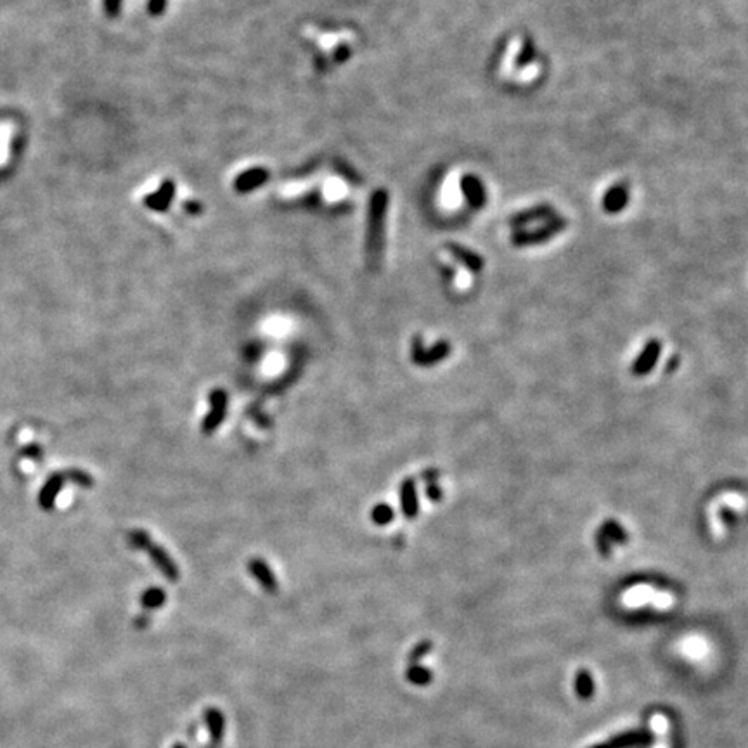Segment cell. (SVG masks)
Masks as SVG:
<instances>
[{
	"label": "cell",
	"mask_w": 748,
	"mask_h": 748,
	"mask_svg": "<svg viewBox=\"0 0 748 748\" xmlns=\"http://www.w3.org/2000/svg\"><path fill=\"white\" fill-rule=\"evenodd\" d=\"M165 601H167V595H165L163 589L160 588H149L140 596V605L146 610L161 608V606L165 605Z\"/></svg>",
	"instance_id": "obj_17"
},
{
	"label": "cell",
	"mask_w": 748,
	"mask_h": 748,
	"mask_svg": "<svg viewBox=\"0 0 748 748\" xmlns=\"http://www.w3.org/2000/svg\"><path fill=\"white\" fill-rule=\"evenodd\" d=\"M207 719L208 724H210L212 733H214V738L215 740H221L222 731H224V719H222V716L217 710H210V712L207 713Z\"/></svg>",
	"instance_id": "obj_21"
},
{
	"label": "cell",
	"mask_w": 748,
	"mask_h": 748,
	"mask_svg": "<svg viewBox=\"0 0 748 748\" xmlns=\"http://www.w3.org/2000/svg\"><path fill=\"white\" fill-rule=\"evenodd\" d=\"M147 624H149V619H147L146 615H142V617H139V619H135V627H137V629H144V627H146Z\"/></svg>",
	"instance_id": "obj_31"
},
{
	"label": "cell",
	"mask_w": 748,
	"mask_h": 748,
	"mask_svg": "<svg viewBox=\"0 0 748 748\" xmlns=\"http://www.w3.org/2000/svg\"><path fill=\"white\" fill-rule=\"evenodd\" d=\"M452 352L451 343L440 339L430 348H424V343L421 336H414L411 343V360L420 367H433L440 364L442 360L447 359Z\"/></svg>",
	"instance_id": "obj_2"
},
{
	"label": "cell",
	"mask_w": 748,
	"mask_h": 748,
	"mask_svg": "<svg viewBox=\"0 0 748 748\" xmlns=\"http://www.w3.org/2000/svg\"><path fill=\"white\" fill-rule=\"evenodd\" d=\"M556 215L558 214H556L551 207L542 205V207H534V208H530V210L520 212V214L514 215V217L511 218V224H513L514 227H527L528 224H534V222L551 221V218H554Z\"/></svg>",
	"instance_id": "obj_13"
},
{
	"label": "cell",
	"mask_w": 748,
	"mask_h": 748,
	"mask_svg": "<svg viewBox=\"0 0 748 748\" xmlns=\"http://www.w3.org/2000/svg\"><path fill=\"white\" fill-rule=\"evenodd\" d=\"M461 191L469 207L475 210H480L487 203V187L476 175L468 174L461 178Z\"/></svg>",
	"instance_id": "obj_7"
},
{
	"label": "cell",
	"mask_w": 748,
	"mask_h": 748,
	"mask_svg": "<svg viewBox=\"0 0 748 748\" xmlns=\"http://www.w3.org/2000/svg\"><path fill=\"white\" fill-rule=\"evenodd\" d=\"M660 352L662 343L655 338L648 339L644 348L641 350V353L636 357L633 366H630V373H633L634 376H646V374L651 373V371L655 369V366H657L658 359H660Z\"/></svg>",
	"instance_id": "obj_6"
},
{
	"label": "cell",
	"mask_w": 748,
	"mask_h": 748,
	"mask_svg": "<svg viewBox=\"0 0 748 748\" xmlns=\"http://www.w3.org/2000/svg\"><path fill=\"white\" fill-rule=\"evenodd\" d=\"M246 568H248L250 574L253 575V579H255V581L259 582L260 588L265 589L267 592H276L277 589H279V582H277V577L274 575L272 568H270V565L267 563L265 559H262V558L250 559L248 565H246Z\"/></svg>",
	"instance_id": "obj_8"
},
{
	"label": "cell",
	"mask_w": 748,
	"mask_h": 748,
	"mask_svg": "<svg viewBox=\"0 0 748 748\" xmlns=\"http://www.w3.org/2000/svg\"><path fill=\"white\" fill-rule=\"evenodd\" d=\"M174 196H175V184H174V180L167 178V180L161 182L158 191H154V193L147 194V196L144 198V205H146L149 210L165 212V210H168V207H170Z\"/></svg>",
	"instance_id": "obj_12"
},
{
	"label": "cell",
	"mask_w": 748,
	"mask_h": 748,
	"mask_svg": "<svg viewBox=\"0 0 748 748\" xmlns=\"http://www.w3.org/2000/svg\"><path fill=\"white\" fill-rule=\"evenodd\" d=\"M451 255L454 256L458 262H461L466 269H469L471 272H480L483 269V260L478 253L471 252V250L465 248L461 245H449L447 246Z\"/></svg>",
	"instance_id": "obj_14"
},
{
	"label": "cell",
	"mask_w": 748,
	"mask_h": 748,
	"mask_svg": "<svg viewBox=\"0 0 748 748\" xmlns=\"http://www.w3.org/2000/svg\"><path fill=\"white\" fill-rule=\"evenodd\" d=\"M389 193L385 189L374 191L369 203V217H367V260L373 267H378L383 253V232H385V218L389 210Z\"/></svg>",
	"instance_id": "obj_1"
},
{
	"label": "cell",
	"mask_w": 748,
	"mask_h": 748,
	"mask_svg": "<svg viewBox=\"0 0 748 748\" xmlns=\"http://www.w3.org/2000/svg\"><path fill=\"white\" fill-rule=\"evenodd\" d=\"M421 476H423L424 482H438V478H440V471H438V469H424Z\"/></svg>",
	"instance_id": "obj_29"
},
{
	"label": "cell",
	"mask_w": 748,
	"mask_h": 748,
	"mask_svg": "<svg viewBox=\"0 0 748 748\" xmlns=\"http://www.w3.org/2000/svg\"><path fill=\"white\" fill-rule=\"evenodd\" d=\"M151 541H153L151 535L147 534L146 530H140V528H135V530H132L129 534V544L132 545L133 549H139V551H144Z\"/></svg>",
	"instance_id": "obj_19"
},
{
	"label": "cell",
	"mask_w": 748,
	"mask_h": 748,
	"mask_svg": "<svg viewBox=\"0 0 748 748\" xmlns=\"http://www.w3.org/2000/svg\"><path fill=\"white\" fill-rule=\"evenodd\" d=\"M122 0H104V11L109 18H116L120 15Z\"/></svg>",
	"instance_id": "obj_28"
},
{
	"label": "cell",
	"mask_w": 748,
	"mask_h": 748,
	"mask_svg": "<svg viewBox=\"0 0 748 748\" xmlns=\"http://www.w3.org/2000/svg\"><path fill=\"white\" fill-rule=\"evenodd\" d=\"M534 56H535L534 46H532L530 40H525V42L521 44V50L518 53L516 66H525V64H530L532 59H534Z\"/></svg>",
	"instance_id": "obj_22"
},
{
	"label": "cell",
	"mask_w": 748,
	"mask_h": 748,
	"mask_svg": "<svg viewBox=\"0 0 748 748\" xmlns=\"http://www.w3.org/2000/svg\"><path fill=\"white\" fill-rule=\"evenodd\" d=\"M348 54H350V49L346 46H342L338 47V50H336V57L335 61L336 63H343L345 59H348Z\"/></svg>",
	"instance_id": "obj_30"
},
{
	"label": "cell",
	"mask_w": 748,
	"mask_h": 748,
	"mask_svg": "<svg viewBox=\"0 0 748 748\" xmlns=\"http://www.w3.org/2000/svg\"><path fill=\"white\" fill-rule=\"evenodd\" d=\"M567 229V221L563 217L556 215L551 221L544 222L541 227L532 229V231H520L513 236V245L514 246H534V245H542V243L549 241L554 236H558L559 232H563Z\"/></svg>",
	"instance_id": "obj_3"
},
{
	"label": "cell",
	"mask_w": 748,
	"mask_h": 748,
	"mask_svg": "<svg viewBox=\"0 0 748 748\" xmlns=\"http://www.w3.org/2000/svg\"><path fill=\"white\" fill-rule=\"evenodd\" d=\"M165 8H167V0H147V12L154 18L163 15Z\"/></svg>",
	"instance_id": "obj_26"
},
{
	"label": "cell",
	"mask_w": 748,
	"mask_h": 748,
	"mask_svg": "<svg viewBox=\"0 0 748 748\" xmlns=\"http://www.w3.org/2000/svg\"><path fill=\"white\" fill-rule=\"evenodd\" d=\"M175 748H184V747H175Z\"/></svg>",
	"instance_id": "obj_33"
},
{
	"label": "cell",
	"mask_w": 748,
	"mask_h": 748,
	"mask_svg": "<svg viewBox=\"0 0 748 748\" xmlns=\"http://www.w3.org/2000/svg\"><path fill=\"white\" fill-rule=\"evenodd\" d=\"M427 485H424V492H427V497L428 501H431V503H440L442 497H444V490L438 487V482H424Z\"/></svg>",
	"instance_id": "obj_25"
},
{
	"label": "cell",
	"mask_w": 748,
	"mask_h": 748,
	"mask_svg": "<svg viewBox=\"0 0 748 748\" xmlns=\"http://www.w3.org/2000/svg\"><path fill=\"white\" fill-rule=\"evenodd\" d=\"M185 207H187V210H189L191 214H200L201 212V207L198 203H185Z\"/></svg>",
	"instance_id": "obj_32"
},
{
	"label": "cell",
	"mask_w": 748,
	"mask_h": 748,
	"mask_svg": "<svg viewBox=\"0 0 748 748\" xmlns=\"http://www.w3.org/2000/svg\"><path fill=\"white\" fill-rule=\"evenodd\" d=\"M430 650H431V643H428V641H423L421 644H418V646L414 648V651L411 653V657H409L411 664H413L414 660H420V658L424 657V655H427Z\"/></svg>",
	"instance_id": "obj_27"
},
{
	"label": "cell",
	"mask_w": 748,
	"mask_h": 748,
	"mask_svg": "<svg viewBox=\"0 0 748 748\" xmlns=\"http://www.w3.org/2000/svg\"><path fill=\"white\" fill-rule=\"evenodd\" d=\"M595 544H596V549H598L599 554H601L603 558H610V556H612L613 544L599 530L596 532V535H595Z\"/></svg>",
	"instance_id": "obj_24"
},
{
	"label": "cell",
	"mask_w": 748,
	"mask_h": 748,
	"mask_svg": "<svg viewBox=\"0 0 748 748\" xmlns=\"http://www.w3.org/2000/svg\"><path fill=\"white\" fill-rule=\"evenodd\" d=\"M269 177H270V174H269V170H265V168H262V167L250 168V170L243 171V174H239L238 177L234 178L236 193L245 194V193H250V191L259 189L260 185H263L267 180H269Z\"/></svg>",
	"instance_id": "obj_10"
},
{
	"label": "cell",
	"mask_w": 748,
	"mask_h": 748,
	"mask_svg": "<svg viewBox=\"0 0 748 748\" xmlns=\"http://www.w3.org/2000/svg\"><path fill=\"white\" fill-rule=\"evenodd\" d=\"M68 476H70V480H73L77 485L85 487V489H91V487L94 485L92 476L88 475V473L82 471V469H70V471H68Z\"/></svg>",
	"instance_id": "obj_23"
},
{
	"label": "cell",
	"mask_w": 748,
	"mask_h": 748,
	"mask_svg": "<svg viewBox=\"0 0 748 748\" xmlns=\"http://www.w3.org/2000/svg\"><path fill=\"white\" fill-rule=\"evenodd\" d=\"M208 402H210V411L201 421V433L214 435L218 430V427L225 421V416H227V392L222 389L212 390L210 395H208Z\"/></svg>",
	"instance_id": "obj_4"
},
{
	"label": "cell",
	"mask_w": 748,
	"mask_h": 748,
	"mask_svg": "<svg viewBox=\"0 0 748 748\" xmlns=\"http://www.w3.org/2000/svg\"><path fill=\"white\" fill-rule=\"evenodd\" d=\"M371 521L376 525H380V527H383V525H389L392 523L393 518H395V511H393V507L390 506V504H385V503H380L376 504V506L371 509Z\"/></svg>",
	"instance_id": "obj_18"
},
{
	"label": "cell",
	"mask_w": 748,
	"mask_h": 748,
	"mask_svg": "<svg viewBox=\"0 0 748 748\" xmlns=\"http://www.w3.org/2000/svg\"><path fill=\"white\" fill-rule=\"evenodd\" d=\"M400 507L407 520H414L420 514V499H418L416 480L406 478L400 483Z\"/></svg>",
	"instance_id": "obj_11"
},
{
	"label": "cell",
	"mask_w": 748,
	"mask_h": 748,
	"mask_svg": "<svg viewBox=\"0 0 748 748\" xmlns=\"http://www.w3.org/2000/svg\"><path fill=\"white\" fill-rule=\"evenodd\" d=\"M144 551L147 552V556H149V559L154 563V567L160 570V574L163 575V577H167L170 582H177L178 579H180V570H178L177 563H175L171 556L168 554V551H165L161 545H158L156 542L151 541Z\"/></svg>",
	"instance_id": "obj_5"
},
{
	"label": "cell",
	"mask_w": 748,
	"mask_h": 748,
	"mask_svg": "<svg viewBox=\"0 0 748 748\" xmlns=\"http://www.w3.org/2000/svg\"><path fill=\"white\" fill-rule=\"evenodd\" d=\"M630 198V189L627 182H617L603 196V210L606 214H619L627 207Z\"/></svg>",
	"instance_id": "obj_9"
},
{
	"label": "cell",
	"mask_w": 748,
	"mask_h": 748,
	"mask_svg": "<svg viewBox=\"0 0 748 748\" xmlns=\"http://www.w3.org/2000/svg\"><path fill=\"white\" fill-rule=\"evenodd\" d=\"M63 483H64V475H61V473H56V475H53L49 480H47L46 485H44V489L40 490V496H39V503L44 509H50V507L54 506L57 494H59L61 489H63Z\"/></svg>",
	"instance_id": "obj_15"
},
{
	"label": "cell",
	"mask_w": 748,
	"mask_h": 748,
	"mask_svg": "<svg viewBox=\"0 0 748 748\" xmlns=\"http://www.w3.org/2000/svg\"><path fill=\"white\" fill-rule=\"evenodd\" d=\"M407 679L414 684H427L428 681H431V672L427 668L420 667V665H411L409 671H407Z\"/></svg>",
	"instance_id": "obj_20"
},
{
	"label": "cell",
	"mask_w": 748,
	"mask_h": 748,
	"mask_svg": "<svg viewBox=\"0 0 748 748\" xmlns=\"http://www.w3.org/2000/svg\"><path fill=\"white\" fill-rule=\"evenodd\" d=\"M599 532H601L612 544H627V542H629V534H627L626 528L617 520H606L605 523L599 527Z\"/></svg>",
	"instance_id": "obj_16"
}]
</instances>
